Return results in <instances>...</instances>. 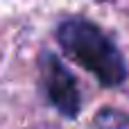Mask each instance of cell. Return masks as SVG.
<instances>
[{
    "instance_id": "obj_4",
    "label": "cell",
    "mask_w": 129,
    "mask_h": 129,
    "mask_svg": "<svg viewBox=\"0 0 129 129\" xmlns=\"http://www.w3.org/2000/svg\"><path fill=\"white\" fill-rule=\"evenodd\" d=\"M98 2H107V0H98Z\"/></svg>"
},
{
    "instance_id": "obj_3",
    "label": "cell",
    "mask_w": 129,
    "mask_h": 129,
    "mask_svg": "<svg viewBox=\"0 0 129 129\" xmlns=\"http://www.w3.org/2000/svg\"><path fill=\"white\" fill-rule=\"evenodd\" d=\"M129 127V116L122 113L120 109L104 107L95 116V129H127Z\"/></svg>"
},
{
    "instance_id": "obj_1",
    "label": "cell",
    "mask_w": 129,
    "mask_h": 129,
    "mask_svg": "<svg viewBox=\"0 0 129 129\" xmlns=\"http://www.w3.org/2000/svg\"><path fill=\"white\" fill-rule=\"evenodd\" d=\"M61 50L88 70L102 86H120L127 79V63L113 41L86 18H66L57 29Z\"/></svg>"
},
{
    "instance_id": "obj_2",
    "label": "cell",
    "mask_w": 129,
    "mask_h": 129,
    "mask_svg": "<svg viewBox=\"0 0 129 129\" xmlns=\"http://www.w3.org/2000/svg\"><path fill=\"white\" fill-rule=\"evenodd\" d=\"M39 70H41V84H43L48 102L63 118H77L82 98H79V88L70 70L52 52H43L39 57Z\"/></svg>"
}]
</instances>
